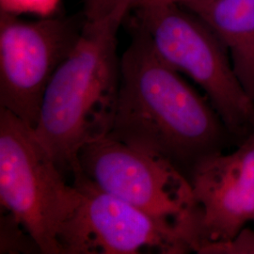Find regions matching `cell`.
<instances>
[{
    "label": "cell",
    "mask_w": 254,
    "mask_h": 254,
    "mask_svg": "<svg viewBox=\"0 0 254 254\" xmlns=\"http://www.w3.org/2000/svg\"><path fill=\"white\" fill-rule=\"evenodd\" d=\"M194 1V0H135L134 3V7L139 4H144V3H161V2H174V3H178V4H186L188 2ZM133 7V8H134Z\"/></svg>",
    "instance_id": "4fadbf2b"
},
{
    "label": "cell",
    "mask_w": 254,
    "mask_h": 254,
    "mask_svg": "<svg viewBox=\"0 0 254 254\" xmlns=\"http://www.w3.org/2000/svg\"><path fill=\"white\" fill-rule=\"evenodd\" d=\"M86 18L54 16L26 21L0 16V108L35 128L46 88L76 45Z\"/></svg>",
    "instance_id": "8992f818"
},
{
    "label": "cell",
    "mask_w": 254,
    "mask_h": 254,
    "mask_svg": "<svg viewBox=\"0 0 254 254\" xmlns=\"http://www.w3.org/2000/svg\"><path fill=\"white\" fill-rule=\"evenodd\" d=\"M135 0H83V14L88 22H97L108 17L115 10Z\"/></svg>",
    "instance_id": "8fae6325"
},
{
    "label": "cell",
    "mask_w": 254,
    "mask_h": 254,
    "mask_svg": "<svg viewBox=\"0 0 254 254\" xmlns=\"http://www.w3.org/2000/svg\"><path fill=\"white\" fill-rule=\"evenodd\" d=\"M182 6L218 37L238 79L254 101V0H194Z\"/></svg>",
    "instance_id": "9c48e42d"
},
{
    "label": "cell",
    "mask_w": 254,
    "mask_h": 254,
    "mask_svg": "<svg viewBox=\"0 0 254 254\" xmlns=\"http://www.w3.org/2000/svg\"><path fill=\"white\" fill-rule=\"evenodd\" d=\"M81 194L38 139L33 128L0 108V201L43 254H63L61 236Z\"/></svg>",
    "instance_id": "277c9868"
},
{
    "label": "cell",
    "mask_w": 254,
    "mask_h": 254,
    "mask_svg": "<svg viewBox=\"0 0 254 254\" xmlns=\"http://www.w3.org/2000/svg\"><path fill=\"white\" fill-rule=\"evenodd\" d=\"M188 178L196 204L192 252L208 254L254 221V131L234 152L201 159Z\"/></svg>",
    "instance_id": "ba28073f"
},
{
    "label": "cell",
    "mask_w": 254,
    "mask_h": 254,
    "mask_svg": "<svg viewBox=\"0 0 254 254\" xmlns=\"http://www.w3.org/2000/svg\"><path fill=\"white\" fill-rule=\"evenodd\" d=\"M76 173L101 190L179 228L190 245L196 204L190 182L173 164L109 134L82 147L73 175Z\"/></svg>",
    "instance_id": "5b68a950"
},
{
    "label": "cell",
    "mask_w": 254,
    "mask_h": 254,
    "mask_svg": "<svg viewBox=\"0 0 254 254\" xmlns=\"http://www.w3.org/2000/svg\"><path fill=\"white\" fill-rule=\"evenodd\" d=\"M110 136L173 164L193 167L234 142L208 99L157 55L135 25L121 57V86Z\"/></svg>",
    "instance_id": "6da1fadb"
},
{
    "label": "cell",
    "mask_w": 254,
    "mask_h": 254,
    "mask_svg": "<svg viewBox=\"0 0 254 254\" xmlns=\"http://www.w3.org/2000/svg\"><path fill=\"white\" fill-rule=\"evenodd\" d=\"M208 254H254V232L244 228L227 243L216 246Z\"/></svg>",
    "instance_id": "7c38bea8"
},
{
    "label": "cell",
    "mask_w": 254,
    "mask_h": 254,
    "mask_svg": "<svg viewBox=\"0 0 254 254\" xmlns=\"http://www.w3.org/2000/svg\"><path fill=\"white\" fill-rule=\"evenodd\" d=\"M73 185L81 200L61 236L63 254H135L192 252L180 229L101 190L81 173Z\"/></svg>",
    "instance_id": "52a82bcc"
},
{
    "label": "cell",
    "mask_w": 254,
    "mask_h": 254,
    "mask_svg": "<svg viewBox=\"0 0 254 254\" xmlns=\"http://www.w3.org/2000/svg\"><path fill=\"white\" fill-rule=\"evenodd\" d=\"M174 2L136 5V26L157 55L198 84L238 145L254 131V101L234 70L227 50L197 15Z\"/></svg>",
    "instance_id": "3957f363"
},
{
    "label": "cell",
    "mask_w": 254,
    "mask_h": 254,
    "mask_svg": "<svg viewBox=\"0 0 254 254\" xmlns=\"http://www.w3.org/2000/svg\"><path fill=\"white\" fill-rule=\"evenodd\" d=\"M132 9L126 4L103 20L86 21L46 88L33 130L64 175H73L83 146L112 130L121 86L118 31Z\"/></svg>",
    "instance_id": "7a4b0ae2"
},
{
    "label": "cell",
    "mask_w": 254,
    "mask_h": 254,
    "mask_svg": "<svg viewBox=\"0 0 254 254\" xmlns=\"http://www.w3.org/2000/svg\"><path fill=\"white\" fill-rule=\"evenodd\" d=\"M0 254H42L33 237L8 211L1 208Z\"/></svg>",
    "instance_id": "30bf717a"
}]
</instances>
